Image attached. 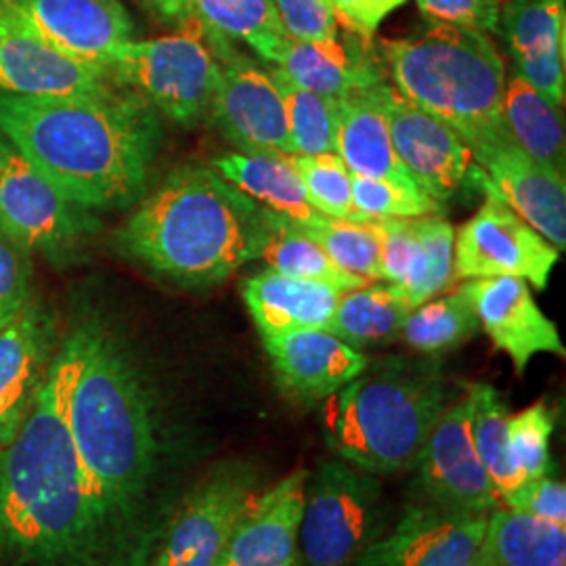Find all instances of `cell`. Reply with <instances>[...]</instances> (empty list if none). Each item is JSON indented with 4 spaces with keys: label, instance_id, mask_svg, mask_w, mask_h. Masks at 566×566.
<instances>
[{
    "label": "cell",
    "instance_id": "obj_1",
    "mask_svg": "<svg viewBox=\"0 0 566 566\" xmlns=\"http://www.w3.org/2000/svg\"><path fill=\"white\" fill-rule=\"evenodd\" d=\"M81 367L78 325L18 434L0 447V566H118L70 430Z\"/></svg>",
    "mask_w": 566,
    "mask_h": 566
},
{
    "label": "cell",
    "instance_id": "obj_2",
    "mask_svg": "<svg viewBox=\"0 0 566 566\" xmlns=\"http://www.w3.org/2000/svg\"><path fill=\"white\" fill-rule=\"evenodd\" d=\"M0 135L86 210L139 202L160 145V120L142 95L93 97L0 93Z\"/></svg>",
    "mask_w": 566,
    "mask_h": 566
},
{
    "label": "cell",
    "instance_id": "obj_3",
    "mask_svg": "<svg viewBox=\"0 0 566 566\" xmlns=\"http://www.w3.org/2000/svg\"><path fill=\"white\" fill-rule=\"evenodd\" d=\"M82 367L70 430L118 558L139 535L160 472L163 441L149 386L130 350L102 322L81 324Z\"/></svg>",
    "mask_w": 566,
    "mask_h": 566
},
{
    "label": "cell",
    "instance_id": "obj_4",
    "mask_svg": "<svg viewBox=\"0 0 566 566\" xmlns=\"http://www.w3.org/2000/svg\"><path fill=\"white\" fill-rule=\"evenodd\" d=\"M266 212L212 166L172 170L118 231L122 252L185 287H208L261 256Z\"/></svg>",
    "mask_w": 566,
    "mask_h": 566
},
{
    "label": "cell",
    "instance_id": "obj_5",
    "mask_svg": "<svg viewBox=\"0 0 566 566\" xmlns=\"http://www.w3.org/2000/svg\"><path fill=\"white\" fill-rule=\"evenodd\" d=\"M447 405L437 365L382 359L325 399V441L343 462L369 474L411 470Z\"/></svg>",
    "mask_w": 566,
    "mask_h": 566
},
{
    "label": "cell",
    "instance_id": "obj_6",
    "mask_svg": "<svg viewBox=\"0 0 566 566\" xmlns=\"http://www.w3.org/2000/svg\"><path fill=\"white\" fill-rule=\"evenodd\" d=\"M380 60L405 99L453 128L472 154L506 142V65L489 34L430 23L411 36L380 42Z\"/></svg>",
    "mask_w": 566,
    "mask_h": 566
},
{
    "label": "cell",
    "instance_id": "obj_7",
    "mask_svg": "<svg viewBox=\"0 0 566 566\" xmlns=\"http://www.w3.org/2000/svg\"><path fill=\"white\" fill-rule=\"evenodd\" d=\"M107 70L124 86L170 120L193 124L210 109L221 63L200 25L187 23L175 34L128 41L112 55Z\"/></svg>",
    "mask_w": 566,
    "mask_h": 566
},
{
    "label": "cell",
    "instance_id": "obj_8",
    "mask_svg": "<svg viewBox=\"0 0 566 566\" xmlns=\"http://www.w3.org/2000/svg\"><path fill=\"white\" fill-rule=\"evenodd\" d=\"M385 533L376 474L327 460L308 474L301 523V566H357Z\"/></svg>",
    "mask_w": 566,
    "mask_h": 566
},
{
    "label": "cell",
    "instance_id": "obj_9",
    "mask_svg": "<svg viewBox=\"0 0 566 566\" xmlns=\"http://www.w3.org/2000/svg\"><path fill=\"white\" fill-rule=\"evenodd\" d=\"M97 224L91 210L70 200L57 182L0 135V231L30 254L65 261Z\"/></svg>",
    "mask_w": 566,
    "mask_h": 566
},
{
    "label": "cell",
    "instance_id": "obj_10",
    "mask_svg": "<svg viewBox=\"0 0 566 566\" xmlns=\"http://www.w3.org/2000/svg\"><path fill=\"white\" fill-rule=\"evenodd\" d=\"M483 191L485 202L455 233V280L521 277L537 290H546L560 252L491 189L483 187Z\"/></svg>",
    "mask_w": 566,
    "mask_h": 566
},
{
    "label": "cell",
    "instance_id": "obj_11",
    "mask_svg": "<svg viewBox=\"0 0 566 566\" xmlns=\"http://www.w3.org/2000/svg\"><path fill=\"white\" fill-rule=\"evenodd\" d=\"M208 41L221 63V76L208 109L221 135L240 151L294 156L282 91L271 67L243 57L227 39Z\"/></svg>",
    "mask_w": 566,
    "mask_h": 566
},
{
    "label": "cell",
    "instance_id": "obj_12",
    "mask_svg": "<svg viewBox=\"0 0 566 566\" xmlns=\"http://www.w3.org/2000/svg\"><path fill=\"white\" fill-rule=\"evenodd\" d=\"M411 470L426 506L462 516H489L502 506L472 441L468 395L447 405Z\"/></svg>",
    "mask_w": 566,
    "mask_h": 566
},
{
    "label": "cell",
    "instance_id": "obj_13",
    "mask_svg": "<svg viewBox=\"0 0 566 566\" xmlns=\"http://www.w3.org/2000/svg\"><path fill=\"white\" fill-rule=\"evenodd\" d=\"M254 497L256 472L250 465L217 468L177 510L156 566H223L233 531Z\"/></svg>",
    "mask_w": 566,
    "mask_h": 566
},
{
    "label": "cell",
    "instance_id": "obj_14",
    "mask_svg": "<svg viewBox=\"0 0 566 566\" xmlns=\"http://www.w3.org/2000/svg\"><path fill=\"white\" fill-rule=\"evenodd\" d=\"M118 88L109 70L67 55L0 0V93L18 97H93Z\"/></svg>",
    "mask_w": 566,
    "mask_h": 566
},
{
    "label": "cell",
    "instance_id": "obj_15",
    "mask_svg": "<svg viewBox=\"0 0 566 566\" xmlns=\"http://www.w3.org/2000/svg\"><path fill=\"white\" fill-rule=\"evenodd\" d=\"M380 99L399 160L432 200L449 202L476 179L472 149L453 128L405 99L388 82L380 84Z\"/></svg>",
    "mask_w": 566,
    "mask_h": 566
},
{
    "label": "cell",
    "instance_id": "obj_16",
    "mask_svg": "<svg viewBox=\"0 0 566 566\" xmlns=\"http://www.w3.org/2000/svg\"><path fill=\"white\" fill-rule=\"evenodd\" d=\"M486 516L411 504L357 566H483Z\"/></svg>",
    "mask_w": 566,
    "mask_h": 566
},
{
    "label": "cell",
    "instance_id": "obj_17",
    "mask_svg": "<svg viewBox=\"0 0 566 566\" xmlns=\"http://www.w3.org/2000/svg\"><path fill=\"white\" fill-rule=\"evenodd\" d=\"M474 181L491 189L510 210L531 224L558 252L566 248L565 172L537 163L514 143H493L476 149Z\"/></svg>",
    "mask_w": 566,
    "mask_h": 566
},
{
    "label": "cell",
    "instance_id": "obj_18",
    "mask_svg": "<svg viewBox=\"0 0 566 566\" xmlns=\"http://www.w3.org/2000/svg\"><path fill=\"white\" fill-rule=\"evenodd\" d=\"M481 329L506 353L518 376L535 355L565 357V344L556 324L537 306L531 285L521 277H485L464 283Z\"/></svg>",
    "mask_w": 566,
    "mask_h": 566
},
{
    "label": "cell",
    "instance_id": "obj_19",
    "mask_svg": "<svg viewBox=\"0 0 566 566\" xmlns=\"http://www.w3.org/2000/svg\"><path fill=\"white\" fill-rule=\"evenodd\" d=\"M308 470H294L259 493L240 518L223 566H301V523Z\"/></svg>",
    "mask_w": 566,
    "mask_h": 566
},
{
    "label": "cell",
    "instance_id": "obj_20",
    "mask_svg": "<svg viewBox=\"0 0 566 566\" xmlns=\"http://www.w3.org/2000/svg\"><path fill=\"white\" fill-rule=\"evenodd\" d=\"M55 357V317L32 298L0 327V447L25 422Z\"/></svg>",
    "mask_w": 566,
    "mask_h": 566
},
{
    "label": "cell",
    "instance_id": "obj_21",
    "mask_svg": "<svg viewBox=\"0 0 566 566\" xmlns=\"http://www.w3.org/2000/svg\"><path fill=\"white\" fill-rule=\"evenodd\" d=\"M283 388L303 401H325L353 382L369 359L327 329H290L263 336Z\"/></svg>",
    "mask_w": 566,
    "mask_h": 566
},
{
    "label": "cell",
    "instance_id": "obj_22",
    "mask_svg": "<svg viewBox=\"0 0 566 566\" xmlns=\"http://www.w3.org/2000/svg\"><path fill=\"white\" fill-rule=\"evenodd\" d=\"M500 30L531 86L556 107L566 97V0H504Z\"/></svg>",
    "mask_w": 566,
    "mask_h": 566
},
{
    "label": "cell",
    "instance_id": "obj_23",
    "mask_svg": "<svg viewBox=\"0 0 566 566\" xmlns=\"http://www.w3.org/2000/svg\"><path fill=\"white\" fill-rule=\"evenodd\" d=\"M41 36L67 55L107 67L124 42L133 41V21L102 0H4Z\"/></svg>",
    "mask_w": 566,
    "mask_h": 566
},
{
    "label": "cell",
    "instance_id": "obj_24",
    "mask_svg": "<svg viewBox=\"0 0 566 566\" xmlns=\"http://www.w3.org/2000/svg\"><path fill=\"white\" fill-rule=\"evenodd\" d=\"M357 39V34H353L350 41L287 39L269 65L301 88L343 99L386 81L382 60H374L367 51L369 39H361V42Z\"/></svg>",
    "mask_w": 566,
    "mask_h": 566
},
{
    "label": "cell",
    "instance_id": "obj_25",
    "mask_svg": "<svg viewBox=\"0 0 566 566\" xmlns=\"http://www.w3.org/2000/svg\"><path fill=\"white\" fill-rule=\"evenodd\" d=\"M160 20L179 28L200 25L210 39L248 44L254 55L271 63L285 34L271 0H142Z\"/></svg>",
    "mask_w": 566,
    "mask_h": 566
},
{
    "label": "cell",
    "instance_id": "obj_26",
    "mask_svg": "<svg viewBox=\"0 0 566 566\" xmlns=\"http://www.w3.org/2000/svg\"><path fill=\"white\" fill-rule=\"evenodd\" d=\"M380 84L338 99L336 154L350 175L382 179L405 189H420L407 175L392 147Z\"/></svg>",
    "mask_w": 566,
    "mask_h": 566
},
{
    "label": "cell",
    "instance_id": "obj_27",
    "mask_svg": "<svg viewBox=\"0 0 566 566\" xmlns=\"http://www.w3.org/2000/svg\"><path fill=\"white\" fill-rule=\"evenodd\" d=\"M242 296L261 336H266L290 329H327L343 292L327 283L264 269L243 282Z\"/></svg>",
    "mask_w": 566,
    "mask_h": 566
},
{
    "label": "cell",
    "instance_id": "obj_28",
    "mask_svg": "<svg viewBox=\"0 0 566 566\" xmlns=\"http://www.w3.org/2000/svg\"><path fill=\"white\" fill-rule=\"evenodd\" d=\"M212 168L248 198L292 223L311 224L324 217L306 200L303 182L285 156L238 149L217 156Z\"/></svg>",
    "mask_w": 566,
    "mask_h": 566
},
{
    "label": "cell",
    "instance_id": "obj_29",
    "mask_svg": "<svg viewBox=\"0 0 566 566\" xmlns=\"http://www.w3.org/2000/svg\"><path fill=\"white\" fill-rule=\"evenodd\" d=\"M502 122L507 139L526 156L565 172V124L558 107L512 72L506 76Z\"/></svg>",
    "mask_w": 566,
    "mask_h": 566
},
{
    "label": "cell",
    "instance_id": "obj_30",
    "mask_svg": "<svg viewBox=\"0 0 566 566\" xmlns=\"http://www.w3.org/2000/svg\"><path fill=\"white\" fill-rule=\"evenodd\" d=\"M483 566H566V526L495 507L486 516Z\"/></svg>",
    "mask_w": 566,
    "mask_h": 566
},
{
    "label": "cell",
    "instance_id": "obj_31",
    "mask_svg": "<svg viewBox=\"0 0 566 566\" xmlns=\"http://www.w3.org/2000/svg\"><path fill=\"white\" fill-rule=\"evenodd\" d=\"M409 311L411 306L399 285L367 283L343 292L327 332L357 350L382 346L399 340Z\"/></svg>",
    "mask_w": 566,
    "mask_h": 566
},
{
    "label": "cell",
    "instance_id": "obj_32",
    "mask_svg": "<svg viewBox=\"0 0 566 566\" xmlns=\"http://www.w3.org/2000/svg\"><path fill=\"white\" fill-rule=\"evenodd\" d=\"M455 229L441 214L413 219V243L405 266L401 292L411 308L441 296L455 280Z\"/></svg>",
    "mask_w": 566,
    "mask_h": 566
},
{
    "label": "cell",
    "instance_id": "obj_33",
    "mask_svg": "<svg viewBox=\"0 0 566 566\" xmlns=\"http://www.w3.org/2000/svg\"><path fill=\"white\" fill-rule=\"evenodd\" d=\"M266 224L269 235L264 242L261 256L266 269H273L283 275L298 277V280H311V282L327 283L340 292H348L355 287L367 285V282L343 271L324 252L319 243L313 242L308 235L285 219L282 214L266 210Z\"/></svg>",
    "mask_w": 566,
    "mask_h": 566
},
{
    "label": "cell",
    "instance_id": "obj_34",
    "mask_svg": "<svg viewBox=\"0 0 566 566\" xmlns=\"http://www.w3.org/2000/svg\"><path fill=\"white\" fill-rule=\"evenodd\" d=\"M479 332L481 324L472 298L465 285H460L447 296L411 308L405 317L399 338L422 355H443L468 343Z\"/></svg>",
    "mask_w": 566,
    "mask_h": 566
},
{
    "label": "cell",
    "instance_id": "obj_35",
    "mask_svg": "<svg viewBox=\"0 0 566 566\" xmlns=\"http://www.w3.org/2000/svg\"><path fill=\"white\" fill-rule=\"evenodd\" d=\"M470 401V432L476 453L485 465L495 491L504 504L510 493L523 485V476L512 462L507 443V411L504 397L491 385H472L468 388Z\"/></svg>",
    "mask_w": 566,
    "mask_h": 566
},
{
    "label": "cell",
    "instance_id": "obj_36",
    "mask_svg": "<svg viewBox=\"0 0 566 566\" xmlns=\"http://www.w3.org/2000/svg\"><path fill=\"white\" fill-rule=\"evenodd\" d=\"M271 74L282 91L294 156L336 154L338 99L296 86L275 67H271Z\"/></svg>",
    "mask_w": 566,
    "mask_h": 566
},
{
    "label": "cell",
    "instance_id": "obj_37",
    "mask_svg": "<svg viewBox=\"0 0 566 566\" xmlns=\"http://www.w3.org/2000/svg\"><path fill=\"white\" fill-rule=\"evenodd\" d=\"M304 235L324 248L325 254L343 271L367 283L382 282L380 233L376 219L338 221L319 217L315 223H294Z\"/></svg>",
    "mask_w": 566,
    "mask_h": 566
},
{
    "label": "cell",
    "instance_id": "obj_38",
    "mask_svg": "<svg viewBox=\"0 0 566 566\" xmlns=\"http://www.w3.org/2000/svg\"><path fill=\"white\" fill-rule=\"evenodd\" d=\"M290 163L303 182L306 200L319 214L338 221H369L353 206L350 170L338 154L290 156Z\"/></svg>",
    "mask_w": 566,
    "mask_h": 566
},
{
    "label": "cell",
    "instance_id": "obj_39",
    "mask_svg": "<svg viewBox=\"0 0 566 566\" xmlns=\"http://www.w3.org/2000/svg\"><path fill=\"white\" fill-rule=\"evenodd\" d=\"M353 206L365 219H420L443 214V203L432 200L422 189H405L399 185L350 175Z\"/></svg>",
    "mask_w": 566,
    "mask_h": 566
},
{
    "label": "cell",
    "instance_id": "obj_40",
    "mask_svg": "<svg viewBox=\"0 0 566 566\" xmlns=\"http://www.w3.org/2000/svg\"><path fill=\"white\" fill-rule=\"evenodd\" d=\"M554 432V413L544 401L531 405L507 418V443L512 462L523 481H535L552 472L549 439Z\"/></svg>",
    "mask_w": 566,
    "mask_h": 566
},
{
    "label": "cell",
    "instance_id": "obj_41",
    "mask_svg": "<svg viewBox=\"0 0 566 566\" xmlns=\"http://www.w3.org/2000/svg\"><path fill=\"white\" fill-rule=\"evenodd\" d=\"M32 303L30 252L0 231V327L11 324Z\"/></svg>",
    "mask_w": 566,
    "mask_h": 566
},
{
    "label": "cell",
    "instance_id": "obj_42",
    "mask_svg": "<svg viewBox=\"0 0 566 566\" xmlns=\"http://www.w3.org/2000/svg\"><path fill=\"white\" fill-rule=\"evenodd\" d=\"M285 34L294 41H334L340 23L327 0H271Z\"/></svg>",
    "mask_w": 566,
    "mask_h": 566
},
{
    "label": "cell",
    "instance_id": "obj_43",
    "mask_svg": "<svg viewBox=\"0 0 566 566\" xmlns=\"http://www.w3.org/2000/svg\"><path fill=\"white\" fill-rule=\"evenodd\" d=\"M432 25H453L474 32H500L502 0H416Z\"/></svg>",
    "mask_w": 566,
    "mask_h": 566
},
{
    "label": "cell",
    "instance_id": "obj_44",
    "mask_svg": "<svg viewBox=\"0 0 566 566\" xmlns=\"http://www.w3.org/2000/svg\"><path fill=\"white\" fill-rule=\"evenodd\" d=\"M504 506L546 523L566 526V485L549 474L526 481L507 495Z\"/></svg>",
    "mask_w": 566,
    "mask_h": 566
},
{
    "label": "cell",
    "instance_id": "obj_45",
    "mask_svg": "<svg viewBox=\"0 0 566 566\" xmlns=\"http://www.w3.org/2000/svg\"><path fill=\"white\" fill-rule=\"evenodd\" d=\"M338 23L350 34L371 39L380 23L407 0H327Z\"/></svg>",
    "mask_w": 566,
    "mask_h": 566
},
{
    "label": "cell",
    "instance_id": "obj_46",
    "mask_svg": "<svg viewBox=\"0 0 566 566\" xmlns=\"http://www.w3.org/2000/svg\"><path fill=\"white\" fill-rule=\"evenodd\" d=\"M103 4H107L109 9H114V11H126L124 9V4H122V0H102Z\"/></svg>",
    "mask_w": 566,
    "mask_h": 566
},
{
    "label": "cell",
    "instance_id": "obj_47",
    "mask_svg": "<svg viewBox=\"0 0 566 566\" xmlns=\"http://www.w3.org/2000/svg\"><path fill=\"white\" fill-rule=\"evenodd\" d=\"M502 2H504V0H502Z\"/></svg>",
    "mask_w": 566,
    "mask_h": 566
}]
</instances>
